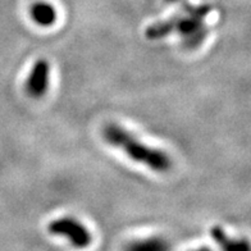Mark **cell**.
Listing matches in <instances>:
<instances>
[{
  "label": "cell",
  "mask_w": 251,
  "mask_h": 251,
  "mask_svg": "<svg viewBox=\"0 0 251 251\" xmlns=\"http://www.w3.org/2000/svg\"><path fill=\"white\" fill-rule=\"evenodd\" d=\"M191 251H212L209 248H206V246H202V248H198L195 249V250H191Z\"/></svg>",
  "instance_id": "obj_8"
},
{
  "label": "cell",
  "mask_w": 251,
  "mask_h": 251,
  "mask_svg": "<svg viewBox=\"0 0 251 251\" xmlns=\"http://www.w3.org/2000/svg\"><path fill=\"white\" fill-rule=\"evenodd\" d=\"M50 85V63L47 59H39L33 63L32 70L27 77L26 93L33 98L40 99L48 93Z\"/></svg>",
  "instance_id": "obj_4"
},
{
  "label": "cell",
  "mask_w": 251,
  "mask_h": 251,
  "mask_svg": "<svg viewBox=\"0 0 251 251\" xmlns=\"http://www.w3.org/2000/svg\"><path fill=\"white\" fill-rule=\"evenodd\" d=\"M171 244L168 240L158 236H152V237L139 238V240H133L129 244L126 245L125 251H171Z\"/></svg>",
  "instance_id": "obj_7"
},
{
  "label": "cell",
  "mask_w": 251,
  "mask_h": 251,
  "mask_svg": "<svg viewBox=\"0 0 251 251\" xmlns=\"http://www.w3.org/2000/svg\"><path fill=\"white\" fill-rule=\"evenodd\" d=\"M30 16L36 25L41 27H50L56 22L58 14L53 4L47 1H36L30 8Z\"/></svg>",
  "instance_id": "obj_6"
},
{
  "label": "cell",
  "mask_w": 251,
  "mask_h": 251,
  "mask_svg": "<svg viewBox=\"0 0 251 251\" xmlns=\"http://www.w3.org/2000/svg\"><path fill=\"white\" fill-rule=\"evenodd\" d=\"M168 3H178V1H182V0H167Z\"/></svg>",
  "instance_id": "obj_9"
},
{
  "label": "cell",
  "mask_w": 251,
  "mask_h": 251,
  "mask_svg": "<svg viewBox=\"0 0 251 251\" xmlns=\"http://www.w3.org/2000/svg\"><path fill=\"white\" fill-rule=\"evenodd\" d=\"M48 229L51 235L67 238L71 245L77 249L87 248L93 241V236L89 229L81 222L71 217L54 219L49 223Z\"/></svg>",
  "instance_id": "obj_3"
},
{
  "label": "cell",
  "mask_w": 251,
  "mask_h": 251,
  "mask_svg": "<svg viewBox=\"0 0 251 251\" xmlns=\"http://www.w3.org/2000/svg\"><path fill=\"white\" fill-rule=\"evenodd\" d=\"M210 12L212 7L206 4H185L179 13L146 27L145 36L149 40H159L176 33L181 37L182 47L187 50H196L201 47L209 35L205 18Z\"/></svg>",
  "instance_id": "obj_1"
},
{
  "label": "cell",
  "mask_w": 251,
  "mask_h": 251,
  "mask_svg": "<svg viewBox=\"0 0 251 251\" xmlns=\"http://www.w3.org/2000/svg\"><path fill=\"white\" fill-rule=\"evenodd\" d=\"M101 135L106 144L119 149L133 162L145 165L154 172L167 173L172 168V159L167 152L144 144L122 126L108 123L102 127Z\"/></svg>",
  "instance_id": "obj_2"
},
{
  "label": "cell",
  "mask_w": 251,
  "mask_h": 251,
  "mask_svg": "<svg viewBox=\"0 0 251 251\" xmlns=\"http://www.w3.org/2000/svg\"><path fill=\"white\" fill-rule=\"evenodd\" d=\"M210 236L222 251H250L246 240L229 237L222 227L215 226L210 229Z\"/></svg>",
  "instance_id": "obj_5"
}]
</instances>
